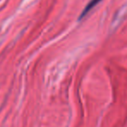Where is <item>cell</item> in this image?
<instances>
[{
    "label": "cell",
    "instance_id": "6da1fadb",
    "mask_svg": "<svg viewBox=\"0 0 127 127\" xmlns=\"http://www.w3.org/2000/svg\"><path fill=\"white\" fill-rule=\"evenodd\" d=\"M98 1H100V0H92V3H91V4H88V6H87V8L85 9V11H84V13H83V15L84 14H86V12L89 11V10H91L92 7H93L94 5H95L96 4H97Z\"/></svg>",
    "mask_w": 127,
    "mask_h": 127
}]
</instances>
